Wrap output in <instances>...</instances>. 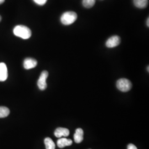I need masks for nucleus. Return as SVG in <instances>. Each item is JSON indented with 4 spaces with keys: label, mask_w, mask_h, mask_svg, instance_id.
<instances>
[{
    "label": "nucleus",
    "mask_w": 149,
    "mask_h": 149,
    "mask_svg": "<svg viewBox=\"0 0 149 149\" xmlns=\"http://www.w3.org/2000/svg\"><path fill=\"white\" fill-rule=\"evenodd\" d=\"M147 69H148V72H149V66H148V68H147Z\"/></svg>",
    "instance_id": "6ab92c4d"
},
{
    "label": "nucleus",
    "mask_w": 149,
    "mask_h": 149,
    "mask_svg": "<svg viewBox=\"0 0 149 149\" xmlns=\"http://www.w3.org/2000/svg\"><path fill=\"white\" fill-rule=\"evenodd\" d=\"M8 77V71L6 64L0 63V81L3 82L7 80Z\"/></svg>",
    "instance_id": "6e6552de"
},
{
    "label": "nucleus",
    "mask_w": 149,
    "mask_h": 149,
    "mask_svg": "<svg viewBox=\"0 0 149 149\" xmlns=\"http://www.w3.org/2000/svg\"><path fill=\"white\" fill-rule=\"evenodd\" d=\"M13 33L17 37L21 38L23 39H29L32 36L31 29L28 27L23 25H18L15 27Z\"/></svg>",
    "instance_id": "f257e3e1"
},
{
    "label": "nucleus",
    "mask_w": 149,
    "mask_h": 149,
    "mask_svg": "<svg viewBox=\"0 0 149 149\" xmlns=\"http://www.w3.org/2000/svg\"><path fill=\"white\" fill-rule=\"evenodd\" d=\"M49 73L47 71H43L38 81L37 85L41 91L45 90L47 87V79L48 78Z\"/></svg>",
    "instance_id": "20e7f679"
},
{
    "label": "nucleus",
    "mask_w": 149,
    "mask_h": 149,
    "mask_svg": "<svg viewBox=\"0 0 149 149\" xmlns=\"http://www.w3.org/2000/svg\"><path fill=\"white\" fill-rule=\"evenodd\" d=\"M44 144L45 145L46 149H55V145L52 139L50 138H46L44 139Z\"/></svg>",
    "instance_id": "f8f14e48"
},
{
    "label": "nucleus",
    "mask_w": 149,
    "mask_h": 149,
    "mask_svg": "<svg viewBox=\"0 0 149 149\" xmlns=\"http://www.w3.org/2000/svg\"><path fill=\"white\" fill-rule=\"evenodd\" d=\"M34 2L39 6L44 5L48 0H33Z\"/></svg>",
    "instance_id": "2eb2a0df"
},
{
    "label": "nucleus",
    "mask_w": 149,
    "mask_h": 149,
    "mask_svg": "<svg viewBox=\"0 0 149 149\" xmlns=\"http://www.w3.org/2000/svg\"><path fill=\"white\" fill-rule=\"evenodd\" d=\"M72 144V141L71 139L66 138H60L57 141V145L59 148L62 149L65 146H70Z\"/></svg>",
    "instance_id": "9d476101"
},
{
    "label": "nucleus",
    "mask_w": 149,
    "mask_h": 149,
    "mask_svg": "<svg viewBox=\"0 0 149 149\" xmlns=\"http://www.w3.org/2000/svg\"><path fill=\"white\" fill-rule=\"evenodd\" d=\"M116 85L118 89L123 92L129 91L132 87V84L130 81L124 78L118 80Z\"/></svg>",
    "instance_id": "7ed1b4c3"
},
{
    "label": "nucleus",
    "mask_w": 149,
    "mask_h": 149,
    "mask_svg": "<svg viewBox=\"0 0 149 149\" xmlns=\"http://www.w3.org/2000/svg\"><path fill=\"white\" fill-rule=\"evenodd\" d=\"M5 0H0V4H2L4 2H5Z\"/></svg>",
    "instance_id": "a211bd4d"
},
{
    "label": "nucleus",
    "mask_w": 149,
    "mask_h": 149,
    "mask_svg": "<svg viewBox=\"0 0 149 149\" xmlns=\"http://www.w3.org/2000/svg\"><path fill=\"white\" fill-rule=\"evenodd\" d=\"M10 109L6 107H0V118L7 117L10 114Z\"/></svg>",
    "instance_id": "ddd939ff"
},
{
    "label": "nucleus",
    "mask_w": 149,
    "mask_h": 149,
    "mask_svg": "<svg viewBox=\"0 0 149 149\" xmlns=\"http://www.w3.org/2000/svg\"><path fill=\"white\" fill-rule=\"evenodd\" d=\"M77 18V15L73 11L66 12L62 15L60 18V21L64 25L68 26L74 23Z\"/></svg>",
    "instance_id": "f03ea898"
},
{
    "label": "nucleus",
    "mask_w": 149,
    "mask_h": 149,
    "mask_svg": "<svg viewBox=\"0 0 149 149\" xmlns=\"http://www.w3.org/2000/svg\"><path fill=\"white\" fill-rule=\"evenodd\" d=\"M70 132L69 130L67 128H58L54 132V135L56 137L60 138L63 136L66 137L69 135Z\"/></svg>",
    "instance_id": "0eeeda50"
},
{
    "label": "nucleus",
    "mask_w": 149,
    "mask_h": 149,
    "mask_svg": "<svg viewBox=\"0 0 149 149\" xmlns=\"http://www.w3.org/2000/svg\"><path fill=\"white\" fill-rule=\"evenodd\" d=\"M149 18H148V19H147V21H146V25H147V26L148 27H149Z\"/></svg>",
    "instance_id": "f3484780"
},
{
    "label": "nucleus",
    "mask_w": 149,
    "mask_h": 149,
    "mask_svg": "<svg viewBox=\"0 0 149 149\" xmlns=\"http://www.w3.org/2000/svg\"><path fill=\"white\" fill-rule=\"evenodd\" d=\"M96 0H83L82 5L87 8H90L95 5Z\"/></svg>",
    "instance_id": "4468645a"
},
{
    "label": "nucleus",
    "mask_w": 149,
    "mask_h": 149,
    "mask_svg": "<svg viewBox=\"0 0 149 149\" xmlns=\"http://www.w3.org/2000/svg\"><path fill=\"white\" fill-rule=\"evenodd\" d=\"M127 149H138L136 146L135 145H134V144H129L127 147Z\"/></svg>",
    "instance_id": "dca6fc26"
},
{
    "label": "nucleus",
    "mask_w": 149,
    "mask_h": 149,
    "mask_svg": "<svg viewBox=\"0 0 149 149\" xmlns=\"http://www.w3.org/2000/svg\"><path fill=\"white\" fill-rule=\"evenodd\" d=\"M74 142L77 144L81 143L84 140V131L81 128H78L76 130L74 135Z\"/></svg>",
    "instance_id": "1a4fd4ad"
},
{
    "label": "nucleus",
    "mask_w": 149,
    "mask_h": 149,
    "mask_svg": "<svg viewBox=\"0 0 149 149\" xmlns=\"http://www.w3.org/2000/svg\"><path fill=\"white\" fill-rule=\"evenodd\" d=\"M37 61L33 58H27L24 60L23 66L24 69L29 70L34 68L37 65Z\"/></svg>",
    "instance_id": "423d86ee"
},
{
    "label": "nucleus",
    "mask_w": 149,
    "mask_h": 149,
    "mask_svg": "<svg viewBox=\"0 0 149 149\" xmlns=\"http://www.w3.org/2000/svg\"><path fill=\"white\" fill-rule=\"evenodd\" d=\"M134 4L137 8H146L149 3L148 0H133Z\"/></svg>",
    "instance_id": "9b49d317"
},
{
    "label": "nucleus",
    "mask_w": 149,
    "mask_h": 149,
    "mask_svg": "<svg viewBox=\"0 0 149 149\" xmlns=\"http://www.w3.org/2000/svg\"><path fill=\"white\" fill-rule=\"evenodd\" d=\"M1 17L0 16V22H1Z\"/></svg>",
    "instance_id": "aec40b11"
},
{
    "label": "nucleus",
    "mask_w": 149,
    "mask_h": 149,
    "mask_svg": "<svg viewBox=\"0 0 149 149\" xmlns=\"http://www.w3.org/2000/svg\"><path fill=\"white\" fill-rule=\"evenodd\" d=\"M120 38L117 36H112L107 40L106 45L109 48H114L117 47L120 43Z\"/></svg>",
    "instance_id": "39448f33"
}]
</instances>
